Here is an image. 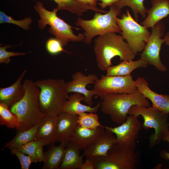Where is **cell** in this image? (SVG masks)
Returning a JSON list of instances; mask_svg holds the SVG:
<instances>
[{"label":"cell","mask_w":169,"mask_h":169,"mask_svg":"<svg viewBox=\"0 0 169 169\" xmlns=\"http://www.w3.org/2000/svg\"><path fill=\"white\" fill-rule=\"evenodd\" d=\"M94 84L92 90L95 95L100 98L109 94H131L138 91L135 80L131 75H102Z\"/></svg>","instance_id":"30bf717a"},{"label":"cell","mask_w":169,"mask_h":169,"mask_svg":"<svg viewBox=\"0 0 169 169\" xmlns=\"http://www.w3.org/2000/svg\"><path fill=\"white\" fill-rule=\"evenodd\" d=\"M61 42L56 38H50L46 44V48L47 51L52 54H56L63 51L67 52L63 48Z\"/></svg>","instance_id":"836d02e7"},{"label":"cell","mask_w":169,"mask_h":169,"mask_svg":"<svg viewBox=\"0 0 169 169\" xmlns=\"http://www.w3.org/2000/svg\"><path fill=\"white\" fill-rule=\"evenodd\" d=\"M139 117L135 115H128L126 120L120 125L114 127L105 126V129L115 135L116 144L135 150L136 140L142 127Z\"/></svg>","instance_id":"7c38bea8"},{"label":"cell","mask_w":169,"mask_h":169,"mask_svg":"<svg viewBox=\"0 0 169 169\" xmlns=\"http://www.w3.org/2000/svg\"><path fill=\"white\" fill-rule=\"evenodd\" d=\"M67 143H61L58 146L51 144L47 151L44 152L45 160L42 169H59L64 157Z\"/></svg>","instance_id":"603a6c76"},{"label":"cell","mask_w":169,"mask_h":169,"mask_svg":"<svg viewBox=\"0 0 169 169\" xmlns=\"http://www.w3.org/2000/svg\"><path fill=\"white\" fill-rule=\"evenodd\" d=\"M101 2L98 3L101 8L103 9L108 6L110 7L120 0H98Z\"/></svg>","instance_id":"d590c367"},{"label":"cell","mask_w":169,"mask_h":169,"mask_svg":"<svg viewBox=\"0 0 169 169\" xmlns=\"http://www.w3.org/2000/svg\"><path fill=\"white\" fill-rule=\"evenodd\" d=\"M27 72V69L24 70L15 82L10 86L0 88V103L10 107L23 97L25 90L22 81Z\"/></svg>","instance_id":"e0dca14e"},{"label":"cell","mask_w":169,"mask_h":169,"mask_svg":"<svg viewBox=\"0 0 169 169\" xmlns=\"http://www.w3.org/2000/svg\"><path fill=\"white\" fill-rule=\"evenodd\" d=\"M79 147L69 141L66 146L64 157L59 169H81L84 162L83 154L80 155Z\"/></svg>","instance_id":"7402d4cb"},{"label":"cell","mask_w":169,"mask_h":169,"mask_svg":"<svg viewBox=\"0 0 169 169\" xmlns=\"http://www.w3.org/2000/svg\"><path fill=\"white\" fill-rule=\"evenodd\" d=\"M122 9L114 4L110 7L109 11L105 13L96 12L92 19L85 20L78 18L75 24L84 30L85 38L83 41L89 44L96 36L109 33H120L121 30L116 23V18L120 15Z\"/></svg>","instance_id":"8992f818"},{"label":"cell","mask_w":169,"mask_h":169,"mask_svg":"<svg viewBox=\"0 0 169 169\" xmlns=\"http://www.w3.org/2000/svg\"><path fill=\"white\" fill-rule=\"evenodd\" d=\"M163 38L165 44L169 47V31L166 33Z\"/></svg>","instance_id":"f35d334b"},{"label":"cell","mask_w":169,"mask_h":169,"mask_svg":"<svg viewBox=\"0 0 169 169\" xmlns=\"http://www.w3.org/2000/svg\"><path fill=\"white\" fill-rule=\"evenodd\" d=\"M78 115H73L64 112L57 115L56 127V137L60 143L67 142L72 138L77 124Z\"/></svg>","instance_id":"2e32d148"},{"label":"cell","mask_w":169,"mask_h":169,"mask_svg":"<svg viewBox=\"0 0 169 169\" xmlns=\"http://www.w3.org/2000/svg\"><path fill=\"white\" fill-rule=\"evenodd\" d=\"M82 165L81 169H95L93 161L88 158H86Z\"/></svg>","instance_id":"8d00e7d4"},{"label":"cell","mask_w":169,"mask_h":169,"mask_svg":"<svg viewBox=\"0 0 169 169\" xmlns=\"http://www.w3.org/2000/svg\"><path fill=\"white\" fill-rule=\"evenodd\" d=\"M145 0H120L114 4L117 7L122 9L125 6H128L132 10L135 20L138 21L139 14L143 18L146 17L147 9L145 6L144 1Z\"/></svg>","instance_id":"83f0119b"},{"label":"cell","mask_w":169,"mask_h":169,"mask_svg":"<svg viewBox=\"0 0 169 169\" xmlns=\"http://www.w3.org/2000/svg\"><path fill=\"white\" fill-rule=\"evenodd\" d=\"M93 162L95 169H137L141 166L140 153L113 145L106 155L88 158Z\"/></svg>","instance_id":"52a82bcc"},{"label":"cell","mask_w":169,"mask_h":169,"mask_svg":"<svg viewBox=\"0 0 169 169\" xmlns=\"http://www.w3.org/2000/svg\"><path fill=\"white\" fill-rule=\"evenodd\" d=\"M57 4L59 10H65L75 14L79 17L81 16L89 10L95 12L105 13L107 11L99 9L96 6L82 3L77 0H54Z\"/></svg>","instance_id":"cb8c5ba5"},{"label":"cell","mask_w":169,"mask_h":169,"mask_svg":"<svg viewBox=\"0 0 169 169\" xmlns=\"http://www.w3.org/2000/svg\"><path fill=\"white\" fill-rule=\"evenodd\" d=\"M6 105L0 103V124L5 125L8 128L16 129L20 125L18 117L13 114Z\"/></svg>","instance_id":"f1b7e54d"},{"label":"cell","mask_w":169,"mask_h":169,"mask_svg":"<svg viewBox=\"0 0 169 169\" xmlns=\"http://www.w3.org/2000/svg\"><path fill=\"white\" fill-rule=\"evenodd\" d=\"M79 2L85 4L96 6L98 0H77Z\"/></svg>","instance_id":"74e56055"},{"label":"cell","mask_w":169,"mask_h":169,"mask_svg":"<svg viewBox=\"0 0 169 169\" xmlns=\"http://www.w3.org/2000/svg\"><path fill=\"white\" fill-rule=\"evenodd\" d=\"M165 31V26L161 21L151 28V35L140 58L162 72L166 70V66L161 60L160 56L161 46L165 43L164 39L162 37Z\"/></svg>","instance_id":"8fae6325"},{"label":"cell","mask_w":169,"mask_h":169,"mask_svg":"<svg viewBox=\"0 0 169 169\" xmlns=\"http://www.w3.org/2000/svg\"><path fill=\"white\" fill-rule=\"evenodd\" d=\"M84 97L82 94L74 92L68 96L67 100L64 104L61 112H64L73 115H78L83 112L96 113L100 107V103L96 106L91 107L90 105H85L80 102L84 101Z\"/></svg>","instance_id":"ffe728a7"},{"label":"cell","mask_w":169,"mask_h":169,"mask_svg":"<svg viewBox=\"0 0 169 169\" xmlns=\"http://www.w3.org/2000/svg\"><path fill=\"white\" fill-rule=\"evenodd\" d=\"M136 81L139 91L145 97L150 100L152 107L157 111L169 113V95L159 94L152 90L148 82L143 78L139 77Z\"/></svg>","instance_id":"5bb4252c"},{"label":"cell","mask_w":169,"mask_h":169,"mask_svg":"<svg viewBox=\"0 0 169 169\" xmlns=\"http://www.w3.org/2000/svg\"><path fill=\"white\" fill-rule=\"evenodd\" d=\"M39 125V123L25 131L17 130L15 136L12 140L4 145L2 148V150L6 147L17 148L35 140Z\"/></svg>","instance_id":"4316f807"},{"label":"cell","mask_w":169,"mask_h":169,"mask_svg":"<svg viewBox=\"0 0 169 169\" xmlns=\"http://www.w3.org/2000/svg\"><path fill=\"white\" fill-rule=\"evenodd\" d=\"M48 143L41 140H34L16 148L23 153L30 156L33 163L44 162L45 160L43 147L49 145Z\"/></svg>","instance_id":"484cf974"},{"label":"cell","mask_w":169,"mask_h":169,"mask_svg":"<svg viewBox=\"0 0 169 169\" xmlns=\"http://www.w3.org/2000/svg\"><path fill=\"white\" fill-rule=\"evenodd\" d=\"M169 113L159 112L152 107L133 105L129 110L128 115H141L144 121L142 127L145 130L154 129L155 132L149 137L150 146L153 147L158 144L165 131L169 129Z\"/></svg>","instance_id":"9c48e42d"},{"label":"cell","mask_w":169,"mask_h":169,"mask_svg":"<svg viewBox=\"0 0 169 169\" xmlns=\"http://www.w3.org/2000/svg\"><path fill=\"white\" fill-rule=\"evenodd\" d=\"M77 124L80 126L90 129H96L101 126L98 115L95 113L83 112L78 114Z\"/></svg>","instance_id":"f546056e"},{"label":"cell","mask_w":169,"mask_h":169,"mask_svg":"<svg viewBox=\"0 0 169 169\" xmlns=\"http://www.w3.org/2000/svg\"><path fill=\"white\" fill-rule=\"evenodd\" d=\"M162 139L165 141L169 142V129L166 130L164 132ZM161 157L166 160H169V152L166 150H163L160 153Z\"/></svg>","instance_id":"e575fe53"},{"label":"cell","mask_w":169,"mask_h":169,"mask_svg":"<svg viewBox=\"0 0 169 169\" xmlns=\"http://www.w3.org/2000/svg\"><path fill=\"white\" fill-rule=\"evenodd\" d=\"M116 22L121 29V35L133 53L136 55L142 52L151 34L148 28L138 23L128 9L122 13L121 18H116Z\"/></svg>","instance_id":"ba28073f"},{"label":"cell","mask_w":169,"mask_h":169,"mask_svg":"<svg viewBox=\"0 0 169 169\" xmlns=\"http://www.w3.org/2000/svg\"><path fill=\"white\" fill-rule=\"evenodd\" d=\"M12 155H16L18 159L21 169H28L31 164L33 163L31 157L29 155L26 156L22 151L16 148L10 147Z\"/></svg>","instance_id":"1f68e13d"},{"label":"cell","mask_w":169,"mask_h":169,"mask_svg":"<svg viewBox=\"0 0 169 169\" xmlns=\"http://www.w3.org/2000/svg\"><path fill=\"white\" fill-rule=\"evenodd\" d=\"M94 51L98 68L102 71L112 65L111 60L118 56L121 61H129L136 55L121 35L109 33L99 35L95 40Z\"/></svg>","instance_id":"6da1fadb"},{"label":"cell","mask_w":169,"mask_h":169,"mask_svg":"<svg viewBox=\"0 0 169 169\" xmlns=\"http://www.w3.org/2000/svg\"><path fill=\"white\" fill-rule=\"evenodd\" d=\"M115 144V135L105 130L94 143L84 151L83 154L86 158L105 156L108 151Z\"/></svg>","instance_id":"ac0fdd59"},{"label":"cell","mask_w":169,"mask_h":169,"mask_svg":"<svg viewBox=\"0 0 169 169\" xmlns=\"http://www.w3.org/2000/svg\"><path fill=\"white\" fill-rule=\"evenodd\" d=\"M151 8L147 10V16L141 23L147 28H152L169 15V0H151Z\"/></svg>","instance_id":"d6986e66"},{"label":"cell","mask_w":169,"mask_h":169,"mask_svg":"<svg viewBox=\"0 0 169 169\" xmlns=\"http://www.w3.org/2000/svg\"><path fill=\"white\" fill-rule=\"evenodd\" d=\"M39 88L40 108L46 115L55 116L61 112L69 95L66 82L62 79L49 78L34 82Z\"/></svg>","instance_id":"277c9868"},{"label":"cell","mask_w":169,"mask_h":169,"mask_svg":"<svg viewBox=\"0 0 169 169\" xmlns=\"http://www.w3.org/2000/svg\"><path fill=\"white\" fill-rule=\"evenodd\" d=\"M13 46L11 45H5L0 47V64L5 63L8 64L10 63L11 59L10 57L14 56L23 55L26 54L25 52H9L6 49Z\"/></svg>","instance_id":"d6a6232c"},{"label":"cell","mask_w":169,"mask_h":169,"mask_svg":"<svg viewBox=\"0 0 169 169\" xmlns=\"http://www.w3.org/2000/svg\"><path fill=\"white\" fill-rule=\"evenodd\" d=\"M72 80L66 83L67 91L68 93L77 92L83 95L84 97V101L89 105L93 104V96L95 95L93 90H89L86 88L87 86L94 84L98 79L95 74H90L86 75L80 71L74 74L72 76Z\"/></svg>","instance_id":"4fadbf2b"},{"label":"cell","mask_w":169,"mask_h":169,"mask_svg":"<svg viewBox=\"0 0 169 169\" xmlns=\"http://www.w3.org/2000/svg\"><path fill=\"white\" fill-rule=\"evenodd\" d=\"M57 117V116L45 115L39 123L35 140H43L49 144L57 142L55 134Z\"/></svg>","instance_id":"44dd1931"},{"label":"cell","mask_w":169,"mask_h":169,"mask_svg":"<svg viewBox=\"0 0 169 169\" xmlns=\"http://www.w3.org/2000/svg\"><path fill=\"white\" fill-rule=\"evenodd\" d=\"M23 83L24 95L10 107V110L18 119L20 125L17 130L25 131L39 123L46 115L41 111L39 106V88L30 79H25Z\"/></svg>","instance_id":"7a4b0ae2"},{"label":"cell","mask_w":169,"mask_h":169,"mask_svg":"<svg viewBox=\"0 0 169 169\" xmlns=\"http://www.w3.org/2000/svg\"><path fill=\"white\" fill-rule=\"evenodd\" d=\"M105 130V126L102 125L96 129H90L77 124L69 141L77 145L80 151H84L94 143Z\"/></svg>","instance_id":"9a60e30c"},{"label":"cell","mask_w":169,"mask_h":169,"mask_svg":"<svg viewBox=\"0 0 169 169\" xmlns=\"http://www.w3.org/2000/svg\"><path fill=\"white\" fill-rule=\"evenodd\" d=\"M149 64L146 61L139 59L136 61H122L119 64L110 66L106 70L107 75L130 76L132 72L139 68L146 67Z\"/></svg>","instance_id":"d4e9b609"},{"label":"cell","mask_w":169,"mask_h":169,"mask_svg":"<svg viewBox=\"0 0 169 169\" xmlns=\"http://www.w3.org/2000/svg\"><path fill=\"white\" fill-rule=\"evenodd\" d=\"M32 20L31 18L27 17L20 20H16L11 17L8 16L3 12H0V23H8L16 25L23 29L28 30L30 28L29 25Z\"/></svg>","instance_id":"4dcf8cb0"},{"label":"cell","mask_w":169,"mask_h":169,"mask_svg":"<svg viewBox=\"0 0 169 169\" xmlns=\"http://www.w3.org/2000/svg\"><path fill=\"white\" fill-rule=\"evenodd\" d=\"M100 103L101 111L110 116L114 123L120 125L126 120L128 111L133 105L150 107L148 99L138 90L131 94L115 93L103 96Z\"/></svg>","instance_id":"3957f363"},{"label":"cell","mask_w":169,"mask_h":169,"mask_svg":"<svg viewBox=\"0 0 169 169\" xmlns=\"http://www.w3.org/2000/svg\"><path fill=\"white\" fill-rule=\"evenodd\" d=\"M35 11L39 14L40 19L38 21V27L41 30L45 29L49 25V32L54 35L63 46L67 45L69 42H80L85 38L84 33L75 35L72 29V27L59 18L57 15L59 10L56 7L52 11L44 8L42 3L38 1L34 6Z\"/></svg>","instance_id":"5b68a950"}]
</instances>
